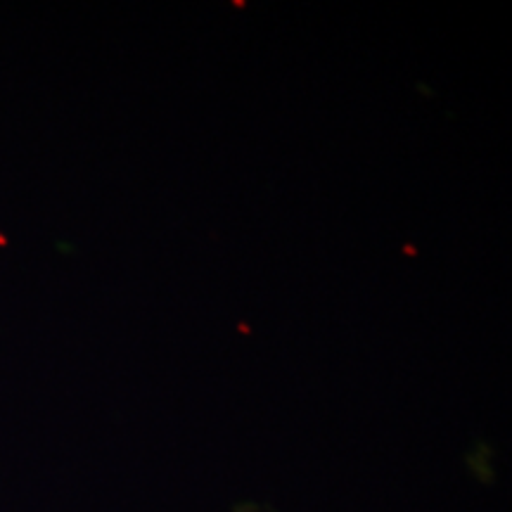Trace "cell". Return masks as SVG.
<instances>
[]
</instances>
